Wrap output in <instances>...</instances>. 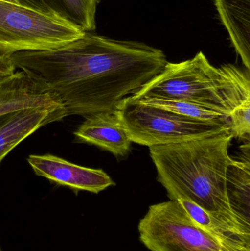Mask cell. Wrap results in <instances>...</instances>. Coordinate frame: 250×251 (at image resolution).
Instances as JSON below:
<instances>
[{
	"label": "cell",
	"instance_id": "obj_4",
	"mask_svg": "<svg viewBox=\"0 0 250 251\" xmlns=\"http://www.w3.org/2000/svg\"><path fill=\"white\" fill-rule=\"evenodd\" d=\"M85 33L52 9L0 1V56L54 50Z\"/></svg>",
	"mask_w": 250,
	"mask_h": 251
},
{
	"label": "cell",
	"instance_id": "obj_14",
	"mask_svg": "<svg viewBox=\"0 0 250 251\" xmlns=\"http://www.w3.org/2000/svg\"><path fill=\"white\" fill-rule=\"evenodd\" d=\"M132 100L140 101L144 104L160 107V108L178 113L190 119L203 121V122L223 124L229 126V116L227 115L206 106L189 102V101H176V100H162V99L140 98L137 100H133V99Z\"/></svg>",
	"mask_w": 250,
	"mask_h": 251
},
{
	"label": "cell",
	"instance_id": "obj_5",
	"mask_svg": "<svg viewBox=\"0 0 250 251\" xmlns=\"http://www.w3.org/2000/svg\"><path fill=\"white\" fill-rule=\"evenodd\" d=\"M116 111L132 143L149 148L230 131L227 125L190 119L130 97L125 99Z\"/></svg>",
	"mask_w": 250,
	"mask_h": 251
},
{
	"label": "cell",
	"instance_id": "obj_11",
	"mask_svg": "<svg viewBox=\"0 0 250 251\" xmlns=\"http://www.w3.org/2000/svg\"><path fill=\"white\" fill-rule=\"evenodd\" d=\"M214 2L236 53L250 71V0H214Z\"/></svg>",
	"mask_w": 250,
	"mask_h": 251
},
{
	"label": "cell",
	"instance_id": "obj_8",
	"mask_svg": "<svg viewBox=\"0 0 250 251\" xmlns=\"http://www.w3.org/2000/svg\"><path fill=\"white\" fill-rule=\"evenodd\" d=\"M55 106H63L60 99L28 72L21 70L0 78V116L25 109Z\"/></svg>",
	"mask_w": 250,
	"mask_h": 251
},
{
	"label": "cell",
	"instance_id": "obj_1",
	"mask_svg": "<svg viewBox=\"0 0 250 251\" xmlns=\"http://www.w3.org/2000/svg\"><path fill=\"white\" fill-rule=\"evenodd\" d=\"M16 69L44 82L60 99L67 116L114 111L161 73L162 50L135 41L85 32L66 45L10 56Z\"/></svg>",
	"mask_w": 250,
	"mask_h": 251
},
{
	"label": "cell",
	"instance_id": "obj_6",
	"mask_svg": "<svg viewBox=\"0 0 250 251\" xmlns=\"http://www.w3.org/2000/svg\"><path fill=\"white\" fill-rule=\"evenodd\" d=\"M138 231L151 251H233L203 229L176 200L150 206Z\"/></svg>",
	"mask_w": 250,
	"mask_h": 251
},
{
	"label": "cell",
	"instance_id": "obj_9",
	"mask_svg": "<svg viewBox=\"0 0 250 251\" xmlns=\"http://www.w3.org/2000/svg\"><path fill=\"white\" fill-rule=\"evenodd\" d=\"M67 117L63 106L19 110L0 116V164L18 145L41 127Z\"/></svg>",
	"mask_w": 250,
	"mask_h": 251
},
{
	"label": "cell",
	"instance_id": "obj_18",
	"mask_svg": "<svg viewBox=\"0 0 250 251\" xmlns=\"http://www.w3.org/2000/svg\"><path fill=\"white\" fill-rule=\"evenodd\" d=\"M0 1H5V2L12 3V4H23V5L35 6V7H39V6L35 5V4H32V3L31 2V1H29V0H0Z\"/></svg>",
	"mask_w": 250,
	"mask_h": 251
},
{
	"label": "cell",
	"instance_id": "obj_12",
	"mask_svg": "<svg viewBox=\"0 0 250 251\" xmlns=\"http://www.w3.org/2000/svg\"><path fill=\"white\" fill-rule=\"evenodd\" d=\"M176 201L198 225L217 241L233 251H250V234L236 229L189 201L183 199Z\"/></svg>",
	"mask_w": 250,
	"mask_h": 251
},
{
	"label": "cell",
	"instance_id": "obj_15",
	"mask_svg": "<svg viewBox=\"0 0 250 251\" xmlns=\"http://www.w3.org/2000/svg\"><path fill=\"white\" fill-rule=\"evenodd\" d=\"M45 5L80 26L85 32H95L96 12L101 0H44Z\"/></svg>",
	"mask_w": 250,
	"mask_h": 251
},
{
	"label": "cell",
	"instance_id": "obj_7",
	"mask_svg": "<svg viewBox=\"0 0 250 251\" xmlns=\"http://www.w3.org/2000/svg\"><path fill=\"white\" fill-rule=\"evenodd\" d=\"M27 162L35 175L76 193L87 191L98 194L115 184L102 170L80 166L54 155H29Z\"/></svg>",
	"mask_w": 250,
	"mask_h": 251
},
{
	"label": "cell",
	"instance_id": "obj_16",
	"mask_svg": "<svg viewBox=\"0 0 250 251\" xmlns=\"http://www.w3.org/2000/svg\"><path fill=\"white\" fill-rule=\"evenodd\" d=\"M229 128L233 138L250 142V100L239 104L230 113Z\"/></svg>",
	"mask_w": 250,
	"mask_h": 251
},
{
	"label": "cell",
	"instance_id": "obj_19",
	"mask_svg": "<svg viewBox=\"0 0 250 251\" xmlns=\"http://www.w3.org/2000/svg\"><path fill=\"white\" fill-rule=\"evenodd\" d=\"M29 1H31V2H32V4H35V5L39 6V7H47V8H49V7H48L46 5H45L44 0H29Z\"/></svg>",
	"mask_w": 250,
	"mask_h": 251
},
{
	"label": "cell",
	"instance_id": "obj_20",
	"mask_svg": "<svg viewBox=\"0 0 250 251\" xmlns=\"http://www.w3.org/2000/svg\"><path fill=\"white\" fill-rule=\"evenodd\" d=\"M0 251H2V250H1V245H0Z\"/></svg>",
	"mask_w": 250,
	"mask_h": 251
},
{
	"label": "cell",
	"instance_id": "obj_17",
	"mask_svg": "<svg viewBox=\"0 0 250 251\" xmlns=\"http://www.w3.org/2000/svg\"><path fill=\"white\" fill-rule=\"evenodd\" d=\"M16 67L8 56H0V78L10 76L16 72Z\"/></svg>",
	"mask_w": 250,
	"mask_h": 251
},
{
	"label": "cell",
	"instance_id": "obj_13",
	"mask_svg": "<svg viewBox=\"0 0 250 251\" xmlns=\"http://www.w3.org/2000/svg\"><path fill=\"white\" fill-rule=\"evenodd\" d=\"M250 157L233 159L227 169V199L235 215L250 226Z\"/></svg>",
	"mask_w": 250,
	"mask_h": 251
},
{
	"label": "cell",
	"instance_id": "obj_2",
	"mask_svg": "<svg viewBox=\"0 0 250 251\" xmlns=\"http://www.w3.org/2000/svg\"><path fill=\"white\" fill-rule=\"evenodd\" d=\"M230 131L189 141L150 147L157 180L170 200L183 199L245 234L250 226L232 210L227 195Z\"/></svg>",
	"mask_w": 250,
	"mask_h": 251
},
{
	"label": "cell",
	"instance_id": "obj_3",
	"mask_svg": "<svg viewBox=\"0 0 250 251\" xmlns=\"http://www.w3.org/2000/svg\"><path fill=\"white\" fill-rule=\"evenodd\" d=\"M130 97L189 101L229 116L250 100V70L232 64L215 67L200 51L185 61L167 62L159 75Z\"/></svg>",
	"mask_w": 250,
	"mask_h": 251
},
{
	"label": "cell",
	"instance_id": "obj_10",
	"mask_svg": "<svg viewBox=\"0 0 250 251\" xmlns=\"http://www.w3.org/2000/svg\"><path fill=\"white\" fill-rule=\"evenodd\" d=\"M73 134L75 141L94 145L117 156H126L132 143L116 110L85 118Z\"/></svg>",
	"mask_w": 250,
	"mask_h": 251
}]
</instances>
